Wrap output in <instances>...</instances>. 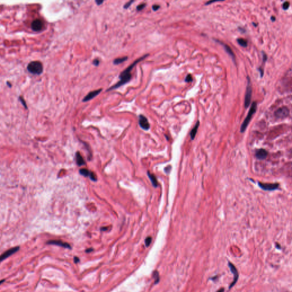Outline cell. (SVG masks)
<instances>
[{"instance_id":"cell-1","label":"cell","mask_w":292,"mask_h":292,"mask_svg":"<svg viewBox=\"0 0 292 292\" xmlns=\"http://www.w3.org/2000/svg\"><path fill=\"white\" fill-rule=\"evenodd\" d=\"M148 54H145V55L141 57L140 58L137 59L136 61H135V62H134L132 64L130 65L129 66L126 68V69L124 71H123L119 75V82L117 83V84H116L115 85H114V86H113L110 87L109 88H108V89L107 90V91H110L111 90L116 89V88H118L119 87L122 86L127 84V83L130 81L131 78H132V75H131V70H133V67L135 66L137 64H138V62H141V61H142V60H143L144 59H145L146 57H148Z\"/></svg>"},{"instance_id":"cell-2","label":"cell","mask_w":292,"mask_h":292,"mask_svg":"<svg viewBox=\"0 0 292 292\" xmlns=\"http://www.w3.org/2000/svg\"><path fill=\"white\" fill-rule=\"evenodd\" d=\"M256 110H257V103L256 102H253V103L252 104L251 107L250 108L249 111L247 116L246 117L244 122L242 123V124L241 125V128H240V131H241V133L245 132V131L246 130V129H247L249 123L252 118L253 114L255 113V112L256 111Z\"/></svg>"},{"instance_id":"cell-3","label":"cell","mask_w":292,"mask_h":292,"mask_svg":"<svg viewBox=\"0 0 292 292\" xmlns=\"http://www.w3.org/2000/svg\"><path fill=\"white\" fill-rule=\"evenodd\" d=\"M27 70L31 74H40L43 71V66L39 61H33L28 65Z\"/></svg>"},{"instance_id":"cell-4","label":"cell","mask_w":292,"mask_h":292,"mask_svg":"<svg viewBox=\"0 0 292 292\" xmlns=\"http://www.w3.org/2000/svg\"><path fill=\"white\" fill-rule=\"evenodd\" d=\"M247 81H248V84L247 86V89H246L245 102H244V105L245 108H248L249 106L251 103V98H252V89L251 79L249 77H247Z\"/></svg>"},{"instance_id":"cell-5","label":"cell","mask_w":292,"mask_h":292,"mask_svg":"<svg viewBox=\"0 0 292 292\" xmlns=\"http://www.w3.org/2000/svg\"><path fill=\"white\" fill-rule=\"evenodd\" d=\"M289 114V110L286 106L279 108L274 113V115L279 119H284L287 117Z\"/></svg>"},{"instance_id":"cell-6","label":"cell","mask_w":292,"mask_h":292,"mask_svg":"<svg viewBox=\"0 0 292 292\" xmlns=\"http://www.w3.org/2000/svg\"><path fill=\"white\" fill-rule=\"evenodd\" d=\"M19 247H16L11 248L10 249H8V251L5 252L4 253H3L1 256H0V262L4 261V260L7 259L8 257H10V256H11L12 254L14 253H16L19 251Z\"/></svg>"},{"instance_id":"cell-7","label":"cell","mask_w":292,"mask_h":292,"mask_svg":"<svg viewBox=\"0 0 292 292\" xmlns=\"http://www.w3.org/2000/svg\"><path fill=\"white\" fill-rule=\"evenodd\" d=\"M139 124L140 127L144 130H148L150 129V125L148 120L145 116L143 115H140L139 116Z\"/></svg>"},{"instance_id":"cell-8","label":"cell","mask_w":292,"mask_h":292,"mask_svg":"<svg viewBox=\"0 0 292 292\" xmlns=\"http://www.w3.org/2000/svg\"><path fill=\"white\" fill-rule=\"evenodd\" d=\"M259 187L262 190L265 191H273L276 190L279 187V184H269V183H262L259 182Z\"/></svg>"},{"instance_id":"cell-9","label":"cell","mask_w":292,"mask_h":292,"mask_svg":"<svg viewBox=\"0 0 292 292\" xmlns=\"http://www.w3.org/2000/svg\"><path fill=\"white\" fill-rule=\"evenodd\" d=\"M228 266L230 268V270L231 271V272L233 273V276H234V280L232 282V284H231L230 287V289H231L232 288L233 286L235 285L236 282H237V280H238L239 278V274H238V272H237V270L236 269V267H234V266L232 264H231V262H229L228 263Z\"/></svg>"},{"instance_id":"cell-10","label":"cell","mask_w":292,"mask_h":292,"mask_svg":"<svg viewBox=\"0 0 292 292\" xmlns=\"http://www.w3.org/2000/svg\"><path fill=\"white\" fill-rule=\"evenodd\" d=\"M47 244H50V245H58V246H59V247H61L65 248L71 249V246L69 244H68V243H67V242H64L62 241H61V240H49V241H48L47 242Z\"/></svg>"},{"instance_id":"cell-11","label":"cell","mask_w":292,"mask_h":292,"mask_svg":"<svg viewBox=\"0 0 292 292\" xmlns=\"http://www.w3.org/2000/svg\"><path fill=\"white\" fill-rule=\"evenodd\" d=\"M102 90V88H100V89H98V90H94V91H91V92L88 93L87 95L86 96L84 99H83L82 101L84 102H86L90 101V100L93 99L94 98H95L96 96L99 95V94L101 93Z\"/></svg>"},{"instance_id":"cell-12","label":"cell","mask_w":292,"mask_h":292,"mask_svg":"<svg viewBox=\"0 0 292 292\" xmlns=\"http://www.w3.org/2000/svg\"><path fill=\"white\" fill-rule=\"evenodd\" d=\"M214 40H215V41H216V42H218L219 44H221V45L223 46L224 47L225 50V51H226V52H227V53L228 54V55L231 57L232 59V60L233 61V62H234V64H236V61H235L236 57H235V55H234V53L233 52L232 50L231 49V48L230 46H229L228 45L224 44V43L221 42V41H219V40H216V39H214Z\"/></svg>"},{"instance_id":"cell-13","label":"cell","mask_w":292,"mask_h":292,"mask_svg":"<svg viewBox=\"0 0 292 292\" xmlns=\"http://www.w3.org/2000/svg\"><path fill=\"white\" fill-rule=\"evenodd\" d=\"M44 26V22L39 19H35L31 24V28L34 31H38L41 30Z\"/></svg>"},{"instance_id":"cell-14","label":"cell","mask_w":292,"mask_h":292,"mask_svg":"<svg viewBox=\"0 0 292 292\" xmlns=\"http://www.w3.org/2000/svg\"><path fill=\"white\" fill-rule=\"evenodd\" d=\"M268 155V152L264 149H260L256 151V157L258 159L264 160L267 157Z\"/></svg>"},{"instance_id":"cell-15","label":"cell","mask_w":292,"mask_h":292,"mask_svg":"<svg viewBox=\"0 0 292 292\" xmlns=\"http://www.w3.org/2000/svg\"><path fill=\"white\" fill-rule=\"evenodd\" d=\"M76 163L79 166H81L85 164V162L82 155L79 152H77L75 155Z\"/></svg>"},{"instance_id":"cell-16","label":"cell","mask_w":292,"mask_h":292,"mask_svg":"<svg viewBox=\"0 0 292 292\" xmlns=\"http://www.w3.org/2000/svg\"><path fill=\"white\" fill-rule=\"evenodd\" d=\"M199 124H200V123L199 121H197L196 125L194 126V127L192 129V130L191 131V133H190V136H191V139L192 140H193L194 138H195L196 135V133L197 132V130H198V128L199 126Z\"/></svg>"},{"instance_id":"cell-17","label":"cell","mask_w":292,"mask_h":292,"mask_svg":"<svg viewBox=\"0 0 292 292\" xmlns=\"http://www.w3.org/2000/svg\"><path fill=\"white\" fill-rule=\"evenodd\" d=\"M148 176L149 177V178H150L151 182L152 183V185L154 186V187H157V185H158V183H157V179H156V177H155V176L153 174H151L149 172H148Z\"/></svg>"},{"instance_id":"cell-18","label":"cell","mask_w":292,"mask_h":292,"mask_svg":"<svg viewBox=\"0 0 292 292\" xmlns=\"http://www.w3.org/2000/svg\"><path fill=\"white\" fill-rule=\"evenodd\" d=\"M127 57H121V58H116L114 59V61H113V63L114 65H119V64H121L122 63L124 62V61H126L127 59Z\"/></svg>"},{"instance_id":"cell-19","label":"cell","mask_w":292,"mask_h":292,"mask_svg":"<svg viewBox=\"0 0 292 292\" xmlns=\"http://www.w3.org/2000/svg\"><path fill=\"white\" fill-rule=\"evenodd\" d=\"M79 173H81L82 175L84 176L85 177H87V176L90 177L91 172H90V171H88V170H87V169L83 168V169H81V170H79Z\"/></svg>"},{"instance_id":"cell-20","label":"cell","mask_w":292,"mask_h":292,"mask_svg":"<svg viewBox=\"0 0 292 292\" xmlns=\"http://www.w3.org/2000/svg\"><path fill=\"white\" fill-rule=\"evenodd\" d=\"M237 41L238 42V44L241 46L242 47H247L248 45V42L247 40H245L243 38H238L237 39Z\"/></svg>"},{"instance_id":"cell-21","label":"cell","mask_w":292,"mask_h":292,"mask_svg":"<svg viewBox=\"0 0 292 292\" xmlns=\"http://www.w3.org/2000/svg\"><path fill=\"white\" fill-rule=\"evenodd\" d=\"M153 277L155 279V284H157L159 281V274L158 272L155 271L153 273Z\"/></svg>"},{"instance_id":"cell-22","label":"cell","mask_w":292,"mask_h":292,"mask_svg":"<svg viewBox=\"0 0 292 292\" xmlns=\"http://www.w3.org/2000/svg\"><path fill=\"white\" fill-rule=\"evenodd\" d=\"M151 241H152V238L151 237H147L145 240V244L146 245V247H148L151 243Z\"/></svg>"},{"instance_id":"cell-23","label":"cell","mask_w":292,"mask_h":292,"mask_svg":"<svg viewBox=\"0 0 292 292\" xmlns=\"http://www.w3.org/2000/svg\"><path fill=\"white\" fill-rule=\"evenodd\" d=\"M192 80H193V79H192V77L191 74H188V75H187V76L186 77L185 79V81L186 82H190L192 81Z\"/></svg>"},{"instance_id":"cell-24","label":"cell","mask_w":292,"mask_h":292,"mask_svg":"<svg viewBox=\"0 0 292 292\" xmlns=\"http://www.w3.org/2000/svg\"><path fill=\"white\" fill-rule=\"evenodd\" d=\"M145 4H142L141 5H139L138 6L136 7V9L138 11H141L142 9H143L145 8Z\"/></svg>"},{"instance_id":"cell-25","label":"cell","mask_w":292,"mask_h":292,"mask_svg":"<svg viewBox=\"0 0 292 292\" xmlns=\"http://www.w3.org/2000/svg\"><path fill=\"white\" fill-rule=\"evenodd\" d=\"M289 7V2H285L284 3V4H283L282 8L284 10L288 9Z\"/></svg>"},{"instance_id":"cell-26","label":"cell","mask_w":292,"mask_h":292,"mask_svg":"<svg viewBox=\"0 0 292 292\" xmlns=\"http://www.w3.org/2000/svg\"><path fill=\"white\" fill-rule=\"evenodd\" d=\"M134 2V1H129V2H128L127 3H126V4L124 5V9H127V8H129V7L130 6H131V4H132V3H133Z\"/></svg>"},{"instance_id":"cell-27","label":"cell","mask_w":292,"mask_h":292,"mask_svg":"<svg viewBox=\"0 0 292 292\" xmlns=\"http://www.w3.org/2000/svg\"><path fill=\"white\" fill-rule=\"evenodd\" d=\"M93 63V65L94 66H98L99 65V60L98 59H94Z\"/></svg>"},{"instance_id":"cell-28","label":"cell","mask_w":292,"mask_h":292,"mask_svg":"<svg viewBox=\"0 0 292 292\" xmlns=\"http://www.w3.org/2000/svg\"><path fill=\"white\" fill-rule=\"evenodd\" d=\"M160 6L159 5H154L153 6H152V10L154 11H156L159 9L160 8Z\"/></svg>"},{"instance_id":"cell-29","label":"cell","mask_w":292,"mask_h":292,"mask_svg":"<svg viewBox=\"0 0 292 292\" xmlns=\"http://www.w3.org/2000/svg\"><path fill=\"white\" fill-rule=\"evenodd\" d=\"M258 70L260 71V74H261V77H263V74H264V70H263L262 68H261V67H259L258 68Z\"/></svg>"},{"instance_id":"cell-30","label":"cell","mask_w":292,"mask_h":292,"mask_svg":"<svg viewBox=\"0 0 292 292\" xmlns=\"http://www.w3.org/2000/svg\"><path fill=\"white\" fill-rule=\"evenodd\" d=\"M262 53H263V62H265L267 59V56L266 55V54L264 53V52H262Z\"/></svg>"},{"instance_id":"cell-31","label":"cell","mask_w":292,"mask_h":292,"mask_svg":"<svg viewBox=\"0 0 292 292\" xmlns=\"http://www.w3.org/2000/svg\"><path fill=\"white\" fill-rule=\"evenodd\" d=\"M74 262H75V263H78V262H79V259L78 258V257H74Z\"/></svg>"},{"instance_id":"cell-32","label":"cell","mask_w":292,"mask_h":292,"mask_svg":"<svg viewBox=\"0 0 292 292\" xmlns=\"http://www.w3.org/2000/svg\"><path fill=\"white\" fill-rule=\"evenodd\" d=\"M95 2H96V3L97 5H101V4H102V3L103 2V1H96Z\"/></svg>"},{"instance_id":"cell-33","label":"cell","mask_w":292,"mask_h":292,"mask_svg":"<svg viewBox=\"0 0 292 292\" xmlns=\"http://www.w3.org/2000/svg\"><path fill=\"white\" fill-rule=\"evenodd\" d=\"M216 2V1H208V2L206 3L205 5H209V4H211V3H213V2Z\"/></svg>"},{"instance_id":"cell-34","label":"cell","mask_w":292,"mask_h":292,"mask_svg":"<svg viewBox=\"0 0 292 292\" xmlns=\"http://www.w3.org/2000/svg\"><path fill=\"white\" fill-rule=\"evenodd\" d=\"M93 251V249L91 248V249H87L86 251V252L88 253V252H90Z\"/></svg>"},{"instance_id":"cell-35","label":"cell","mask_w":292,"mask_h":292,"mask_svg":"<svg viewBox=\"0 0 292 292\" xmlns=\"http://www.w3.org/2000/svg\"><path fill=\"white\" fill-rule=\"evenodd\" d=\"M224 289L221 288V289H220L219 290L217 291V292H224Z\"/></svg>"},{"instance_id":"cell-36","label":"cell","mask_w":292,"mask_h":292,"mask_svg":"<svg viewBox=\"0 0 292 292\" xmlns=\"http://www.w3.org/2000/svg\"><path fill=\"white\" fill-rule=\"evenodd\" d=\"M271 20H272V21H275V20H276V18H275V17H274L272 16V17H271Z\"/></svg>"},{"instance_id":"cell-37","label":"cell","mask_w":292,"mask_h":292,"mask_svg":"<svg viewBox=\"0 0 292 292\" xmlns=\"http://www.w3.org/2000/svg\"><path fill=\"white\" fill-rule=\"evenodd\" d=\"M5 280H4H4H0V285L2 284V283L4 282H5Z\"/></svg>"}]
</instances>
